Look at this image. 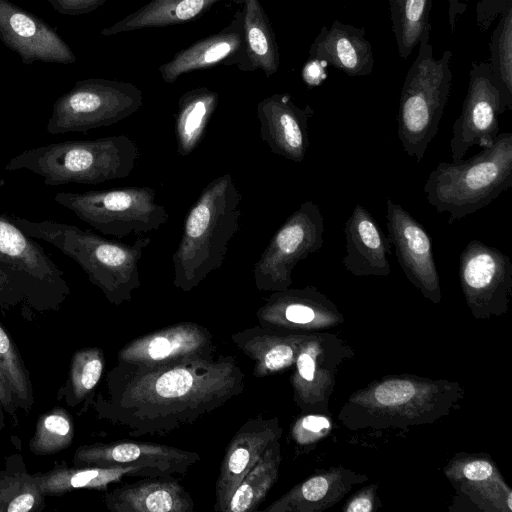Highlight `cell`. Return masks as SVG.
<instances>
[{
    "label": "cell",
    "instance_id": "obj_1",
    "mask_svg": "<svg viewBox=\"0 0 512 512\" xmlns=\"http://www.w3.org/2000/svg\"><path fill=\"white\" fill-rule=\"evenodd\" d=\"M104 384L89 403L99 419L132 437L163 436L242 394L245 374L234 356L215 354L152 366L117 362Z\"/></svg>",
    "mask_w": 512,
    "mask_h": 512
},
{
    "label": "cell",
    "instance_id": "obj_2",
    "mask_svg": "<svg viewBox=\"0 0 512 512\" xmlns=\"http://www.w3.org/2000/svg\"><path fill=\"white\" fill-rule=\"evenodd\" d=\"M462 397L457 382L386 376L351 394L338 419L353 431L405 429L447 416Z\"/></svg>",
    "mask_w": 512,
    "mask_h": 512
},
{
    "label": "cell",
    "instance_id": "obj_3",
    "mask_svg": "<svg viewBox=\"0 0 512 512\" xmlns=\"http://www.w3.org/2000/svg\"><path fill=\"white\" fill-rule=\"evenodd\" d=\"M242 195L230 173L211 180L188 211L172 255L173 285L190 292L221 268L239 230Z\"/></svg>",
    "mask_w": 512,
    "mask_h": 512
},
{
    "label": "cell",
    "instance_id": "obj_4",
    "mask_svg": "<svg viewBox=\"0 0 512 512\" xmlns=\"http://www.w3.org/2000/svg\"><path fill=\"white\" fill-rule=\"evenodd\" d=\"M7 215L25 234L53 245L75 261L111 304L120 306L132 300L133 291L141 286L139 261L151 243L149 236L139 235L127 244L76 225Z\"/></svg>",
    "mask_w": 512,
    "mask_h": 512
},
{
    "label": "cell",
    "instance_id": "obj_5",
    "mask_svg": "<svg viewBox=\"0 0 512 512\" xmlns=\"http://www.w3.org/2000/svg\"><path fill=\"white\" fill-rule=\"evenodd\" d=\"M71 290L45 249L0 214V310L32 320L58 311Z\"/></svg>",
    "mask_w": 512,
    "mask_h": 512
},
{
    "label": "cell",
    "instance_id": "obj_6",
    "mask_svg": "<svg viewBox=\"0 0 512 512\" xmlns=\"http://www.w3.org/2000/svg\"><path fill=\"white\" fill-rule=\"evenodd\" d=\"M139 157L137 143L120 134L30 148L11 158L5 170H28L49 186L95 185L128 177Z\"/></svg>",
    "mask_w": 512,
    "mask_h": 512
},
{
    "label": "cell",
    "instance_id": "obj_7",
    "mask_svg": "<svg viewBox=\"0 0 512 512\" xmlns=\"http://www.w3.org/2000/svg\"><path fill=\"white\" fill-rule=\"evenodd\" d=\"M512 187V133H499L492 146L469 159L440 162L423 190L437 213H448V224L488 206Z\"/></svg>",
    "mask_w": 512,
    "mask_h": 512
},
{
    "label": "cell",
    "instance_id": "obj_8",
    "mask_svg": "<svg viewBox=\"0 0 512 512\" xmlns=\"http://www.w3.org/2000/svg\"><path fill=\"white\" fill-rule=\"evenodd\" d=\"M430 32L431 25L419 39L418 54L401 89L397 117L402 148L418 164L438 133L452 83V52L446 50L436 59L429 42Z\"/></svg>",
    "mask_w": 512,
    "mask_h": 512
},
{
    "label": "cell",
    "instance_id": "obj_9",
    "mask_svg": "<svg viewBox=\"0 0 512 512\" xmlns=\"http://www.w3.org/2000/svg\"><path fill=\"white\" fill-rule=\"evenodd\" d=\"M149 186L112 190L58 192L54 200L104 235L117 238L158 230L169 218Z\"/></svg>",
    "mask_w": 512,
    "mask_h": 512
},
{
    "label": "cell",
    "instance_id": "obj_10",
    "mask_svg": "<svg viewBox=\"0 0 512 512\" xmlns=\"http://www.w3.org/2000/svg\"><path fill=\"white\" fill-rule=\"evenodd\" d=\"M142 105V91L132 83L102 78L78 80L54 102L46 130L51 135L87 133L122 121Z\"/></svg>",
    "mask_w": 512,
    "mask_h": 512
},
{
    "label": "cell",
    "instance_id": "obj_11",
    "mask_svg": "<svg viewBox=\"0 0 512 512\" xmlns=\"http://www.w3.org/2000/svg\"><path fill=\"white\" fill-rule=\"evenodd\" d=\"M324 218L313 201L300 204L274 233L253 266L255 286L260 291H282L292 284L298 262L322 248Z\"/></svg>",
    "mask_w": 512,
    "mask_h": 512
},
{
    "label": "cell",
    "instance_id": "obj_12",
    "mask_svg": "<svg viewBox=\"0 0 512 512\" xmlns=\"http://www.w3.org/2000/svg\"><path fill=\"white\" fill-rule=\"evenodd\" d=\"M459 281L466 304L476 319L508 311L512 294V262L496 247L471 240L459 256Z\"/></svg>",
    "mask_w": 512,
    "mask_h": 512
},
{
    "label": "cell",
    "instance_id": "obj_13",
    "mask_svg": "<svg viewBox=\"0 0 512 512\" xmlns=\"http://www.w3.org/2000/svg\"><path fill=\"white\" fill-rule=\"evenodd\" d=\"M353 350L334 334L307 333L290 377L293 400L303 413H328L339 368Z\"/></svg>",
    "mask_w": 512,
    "mask_h": 512
},
{
    "label": "cell",
    "instance_id": "obj_14",
    "mask_svg": "<svg viewBox=\"0 0 512 512\" xmlns=\"http://www.w3.org/2000/svg\"><path fill=\"white\" fill-rule=\"evenodd\" d=\"M506 107L488 62H473L462 110L452 127L453 161L463 159L472 146L488 148L499 134V115Z\"/></svg>",
    "mask_w": 512,
    "mask_h": 512
},
{
    "label": "cell",
    "instance_id": "obj_15",
    "mask_svg": "<svg viewBox=\"0 0 512 512\" xmlns=\"http://www.w3.org/2000/svg\"><path fill=\"white\" fill-rule=\"evenodd\" d=\"M388 237L406 278L433 303L441 301L440 275L425 227L402 205L386 200Z\"/></svg>",
    "mask_w": 512,
    "mask_h": 512
},
{
    "label": "cell",
    "instance_id": "obj_16",
    "mask_svg": "<svg viewBox=\"0 0 512 512\" xmlns=\"http://www.w3.org/2000/svg\"><path fill=\"white\" fill-rule=\"evenodd\" d=\"M259 325L291 333H312L344 321L337 306L314 286L272 292L256 311Z\"/></svg>",
    "mask_w": 512,
    "mask_h": 512
},
{
    "label": "cell",
    "instance_id": "obj_17",
    "mask_svg": "<svg viewBox=\"0 0 512 512\" xmlns=\"http://www.w3.org/2000/svg\"><path fill=\"white\" fill-rule=\"evenodd\" d=\"M215 354L210 331L198 323L184 321L129 341L118 351L117 362L152 366Z\"/></svg>",
    "mask_w": 512,
    "mask_h": 512
},
{
    "label": "cell",
    "instance_id": "obj_18",
    "mask_svg": "<svg viewBox=\"0 0 512 512\" xmlns=\"http://www.w3.org/2000/svg\"><path fill=\"white\" fill-rule=\"evenodd\" d=\"M0 40L25 65L76 62L72 49L49 24L9 0H0Z\"/></svg>",
    "mask_w": 512,
    "mask_h": 512
},
{
    "label": "cell",
    "instance_id": "obj_19",
    "mask_svg": "<svg viewBox=\"0 0 512 512\" xmlns=\"http://www.w3.org/2000/svg\"><path fill=\"white\" fill-rule=\"evenodd\" d=\"M200 460L194 451L142 441H114L79 446L73 456L76 467L151 466L171 475H185Z\"/></svg>",
    "mask_w": 512,
    "mask_h": 512
},
{
    "label": "cell",
    "instance_id": "obj_20",
    "mask_svg": "<svg viewBox=\"0 0 512 512\" xmlns=\"http://www.w3.org/2000/svg\"><path fill=\"white\" fill-rule=\"evenodd\" d=\"M283 429L276 416L248 419L226 447L215 487L214 511L225 512L227 503L243 477L264 452L280 440Z\"/></svg>",
    "mask_w": 512,
    "mask_h": 512
},
{
    "label": "cell",
    "instance_id": "obj_21",
    "mask_svg": "<svg viewBox=\"0 0 512 512\" xmlns=\"http://www.w3.org/2000/svg\"><path fill=\"white\" fill-rule=\"evenodd\" d=\"M256 114L260 137L270 151L301 163L310 146L308 120L314 114L311 106L301 108L289 94L275 93L258 102Z\"/></svg>",
    "mask_w": 512,
    "mask_h": 512
},
{
    "label": "cell",
    "instance_id": "obj_22",
    "mask_svg": "<svg viewBox=\"0 0 512 512\" xmlns=\"http://www.w3.org/2000/svg\"><path fill=\"white\" fill-rule=\"evenodd\" d=\"M244 49L242 13L238 10L229 25L178 51L170 61L159 67V72L165 83L173 84L181 75L195 70L220 64L238 66Z\"/></svg>",
    "mask_w": 512,
    "mask_h": 512
},
{
    "label": "cell",
    "instance_id": "obj_23",
    "mask_svg": "<svg viewBox=\"0 0 512 512\" xmlns=\"http://www.w3.org/2000/svg\"><path fill=\"white\" fill-rule=\"evenodd\" d=\"M343 232L346 253L342 258L345 269L354 276H384L391 273L388 256L392 244L373 215L356 204L347 218Z\"/></svg>",
    "mask_w": 512,
    "mask_h": 512
},
{
    "label": "cell",
    "instance_id": "obj_24",
    "mask_svg": "<svg viewBox=\"0 0 512 512\" xmlns=\"http://www.w3.org/2000/svg\"><path fill=\"white\" fill-rule=\"evenodd\" d=\"M112 512H192L194 501L174 475L142 477L104 496Z\"/></svg>",
    "mask_w": 512,
    "mask_h": 512
},
{
    "label": "cell",
    "instance_id": "obj_25",
    "mask_svg": "<svg viewBox=\"0 0 512 512\" xmlns=\"http://www.w3.org/2000/svg\"><path fill=\"white\" fill-rule=\"evenodd\" d=\"M309 55L351 77L370 75L375 63L365 30L338 20L320 29Z\"/></svg>",
    "mask_w": 512,
    "mask_h": 512
},
{
    "label": "cell",
    "instance_id": "obj_26",
    "mask_svg": "<svg viewBox=\"0 0 512 512\" xmlns=\"http://www.w3.org/2000/svg\"><path fill=\"white\" fill-rule=\"evenodd\" d=\"M367 475L344 468L318 472L264 508L265 512H318L338 503Z\"/></svg>",
    "mask_w": 512,
    "mask_h": 512
},
{
    "label": "cell",
    "instance_id": "obj_27",
    "mask_svg": "<svg viewBox=\"0 0 512 512\" xmlns=\"http://www.w3.org/2000/svg\"><path fill=\"white\" fill-rule=\"evenodd\" d=\"M306 335L256 325L232 334L231 339L253 360V375L263 378L293 367Z\"/></svg>",
    "mask_w": 512,
    "mask_h": 512
},
{
    "label": "cell",
    "instance_id": "obj_28",
    "mask_svg": "<svg viewBox=\"0 0 512 512\" xmlns=\"http://www.w3.org/2000/svg\"><path fill=\"white\" fill-rule=\"evenodd\" d=\"M36 483L46 496H61L68 492L89 489L106 490L109 485L125 478L171 475L151 466L67 467L57 466L46 472L34 473Z\"/></svg>",
    "mask_w": 512,
    "mask_h": 512
},
{
    "label": "cell",
    "instance_id": "obj_29",
    "mask_svg": "<svg viewBox=\"0 0 512 512\" xmlns=\"http://www.w3.org/2000/svg\"><path fill=\"white\" fill-rule=\"evenodd\" d=\"M242 13L245 49L241 63L243 72L261 70L266 77L277 73L280 53L276 36L260 0H235Z\"/></svg>",
    "mask_w": 512,
    "mask_h": 512
},
{
    "label": "cell",
    "instance_id": "obj_30",
    "mask_svg": "<svg viewBox=\"0 0 512 512\" xmlns=\"http://www.w3.org/2000/svg\"><path fill=\"white\" fill-rule=\"evenodd\" d=\"M223 0H151L113 25L101 30L102 36L144 28L182 24L199 18Z\"/></svg>",
    "mask_w": 512,
    "mask_h": 512
},
{
    "label": "cell",
    "instance_id": "obj_31",
    "mask_svg": "<svg viewBox=\"0 0 512 512\" xmlns=\"http://www.w3.org/2000/svg\"><path fill=\"white\" fill-rule=\"evenodd\" d=\"M218 103V93L207 87L194 88L180 96L175 117L179 156L186 157L199 146Z\"/></svg>",
    "mask_w": 512,
    "mask_h": 512
},
{
    "label": "cell",
    "instance_id": "obj_32",
    "mask_svg": "<svg viewBox=\"0 0 512 512\" xmlns=\"http://www.w3.org/2000/svg\"><path fill=\"white\" fill-rule=\"evenodd\" d=\"M45 506V496L22 455L6 457L0 470V512H40Z\"/></svg>",
    "mask_w": 512,
    "mask_h": 512
},
{
    "label": "cell",
    "instance_id": "obj_33",
    "mask_svg": "<svg viewBox=\"0 0 512 512\" xmlns=\"http://www.w3.org/2000/svg\"><path fill=\"white\" fill-rule=\"evenodd\" d=\"M280 440L274 442L243 477L229 499L225 512H253L265 500L279 477Z\"/></svg>",
    "mask_w": 512,
    "mask_h": 512
},
{
    "label": "cell",
    "instance_id": "obj_34",
    "mask_svg": "<svg viewBox=\"0 0 512 512\" xmlns=\"http://www.w3.org/2000/svg\"><path fill=\"white\" fill-rule=\"evenodd\" d=\"M104 368L102 349L86 347L77 350L71 358L67 378L58 390L57 399L71 408L85 403V411L103 376Z\"/></svg>",
    "mask_w": 512,
    "mask_h": 512
},
{
    "label": "cell",
    "instance_id": "obj_35",
    "mask_svg": "<svg viewBox=\"0 0 512 512\" xmlns=\"http://www.w3.org/2000/svg\"><path fill=\"white\" fill-rule=\"evenodd\" d=\"M392 30L398 54L407 59L424 29L430 26L432 0H389Z\"/></svg>",
    "mask_w": 512,
    "mask_h": 512
},
{
    "label": "cell",
    "instance_id": "obj_36",
    "mask_svg": "<svg viewBox=\"0 0 512 512\" xmlns=\"http://www.w3.org/2000/svg\"><path fill=\"white\" fill-rule=\"evenodd\" d=\"M489 65L506 110L512 109V5L499 16L489 43Z\"/></svg>",
    "mask_w": 512,
    "mask_h": 512
},
{
    "label": "cell",
    "instance_id": "obj_37",
    "mask_svg": "<svg viewBox=\"0 0 512 512\" xmlns=\"http://www.w3.org/2000/svg\"><path fill=\"white\" fill-rule=\"evenodd\" d=\"M74 434L72 416L65 408L57 406L38 417L29 449L37 456L53 455L68 448Z\"/></svg>",
    "mask_w": 512,
    "mask_h": 512
},
{
    "label": "cell",
    "instance_id": "obj_38",
    "mask_svg": "<svg viewBox=\"0 0 512 512\" xmlns=\"http://www.w3.org/2000/svg\"><path fill=\"white\" fill-rule=\"evenodd\" d=\"M0 367L10 383L18 409L29 413L34 405L30 373L16 343L1 322Z\"/></svg>",
    "mask_w": 512,
    "mask_h": 512
},
{
    "label": "cell",
    "instance_id": "obj_39",
    "mask_svg": "<svg viewBox=\"0 0 512 512\" xmlns=\"http://www.w3.org/2000/svg\"><path fill=\"white\" fill-rule=\"evenodd\" d=\"M331 430V422L326 414L304 413L291 425L290 436L295 446L306 449L324 438Z\"/></svg>",
    "mask_w": 512,
    "mask_h": 512
},
{
    "label": "cell",
    "instance_id": "obj_40",
    "mask_svg": "<svg viewBox=\"0 0 512 512\" xmlns=\"http://www.w3.org/2000/svg\"><path fill=\"white\" fill-rule=\"evenodd\" d=\"M455 468L448 470L450 480L465 479V482L489 480L499 475L496 466L488 457L470 456L460 461L451 463Z\"/></svg>",
    "mask_w": 512,
    "mask_h": 512
},
{
    "label": "cell",
    "instance_id": "obj_41",
    "mask_svg": "<svg viewBox=\"0 0 512 512\" xmlns=\"http://www.w3.org/2000/svg\"><path fill=\"white\" fill-rule=\"evenodd\" d=\"M512 5V0H479L476 4V22L481 31H486Z\"/></svg>",
    "mask_w": 512,
    "mask_h": 512
},
{
    "label": "cell",
    "instance_id": "obj_42",
    "mask_svg": "<svg viewBox=\"0 0 512 512\" xmlns=\"http://www.w3.org/2000/svg\"><path fill=\"white\" fill-rule=\"evenodd\" d=\"M53 9L62 15L78 16L90 13L106 0H47Z\"/></svg>",
    "mask_w": 512,
    "mask_h": 512
},
{
    "label": "cell",
    "instance_id": "obj_43",
    "mask_svg": "<svg viewBox=\"0 0 512 512\" xmlns=\"http://www.w3.org/2000/svg\"><path fill=\"white\" fill-rule=\"evenodd\" d=\"M376 487L371 485L359 491L342 510L345 512H372L376 506Z\"/></svg>",
    "mask_w": 512,
    "mask_h": 512
},
{
    "label": "cell",
    "instance_id": "obj_44",
    "mask_svg": "<svg viewBox=\"0 0 512 512\" xmlns=\"http://www.w3.org/2000/svg\"><path fill=\"white\" fill-rule=\"evenodd\" d=\"M0 404L15 424H18V407L10 383L0 367Z\"/></svg>",
    "mask_w": 512,
    "mask_h": 512
},
{
    "label": "cell",
    "instance_id": "obj_45",
    "mask_svg": "<svg viewBox=\"0 0 512 512\" xmlns=\"http://www.w3.org/2000/svg\"><path fill=\"white\" fill-rule=\"evenodd\" d=\"M326 66L327 64L323 61L310 57L302 69V78L305 83L309 86L320 85L327 76Z\"/></svg>",
    "mask_w": 512,
    "mask_h": 512
},
{
    "label": "cell",
    "instance_id": "obj_46",
    "mask_svg": "<svg viewBox=\"0 0 512 512\" xmlns=\"http://www.w3.org/2000/svg\"><path fill=\"white\" fill-rule=\"evenodd\" d=\"M448 4V21L450 30L453 33L456 28L458 18L463 15L468 7L470 0H445Z\"/></svg>",
    "mask_w": 512,
    "mask_h": 512
},
{
    "label": "cell",
    "instance_id": "obj_47",
    "mask_svg": "<svg viewBox=\"0 0 512 512\" xmlns=\"http://www.w3.org/2000/svg\"><path fill=\"white\" fill-rule=\"evenodd\" d=\"M4 412L5 411H4L3 407L0 404V434H1V432L3 431V429H4L5 425H6Z\"/></svg>",
    "mask_w": 512,
    "mask_h": 512
}]
</instances>
